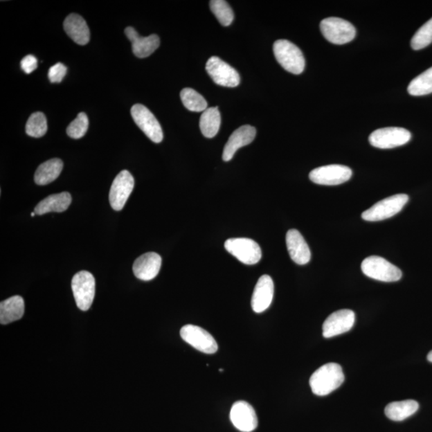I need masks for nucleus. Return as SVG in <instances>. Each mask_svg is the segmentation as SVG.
<instances>
[{
	"instance_id": "1",
	"label": "nucleus",
	"mask_w": 432,
	"mask_h": 432,
	"mask_svg": "<svg viewBox=\"0 0 432 432\" xmlns=\"http://www.w3.org/2000/svg\"><path fill=\"white\" fill-rule=\"evenodd\" d=\"M344 374L341 365L329 363L317 369L310 378V387L312 393L318 396L327 395L344 381Z\"/></svg>"
},
{
	"instance_id": "2",
	"label": "nucleus",
	"mask_w": 432,
	"mask_h": 432,
	"mask_svg": "<svg viewBox=\"0 0 432 432\" xmlns=\"http://www.w3.org/2000/svg\"><path fill=\"white\" fill-rule=\"evenodd\" d=\"M275 57L282 68L292 74L300 75L305 69V59L296 45L285 39L276 41Z\"/></svg>"
},
{
	"instance_id": "3",
	"label": "nucleus",
	"mask_w": 432,
	"mask_h": 432,
	"mask_svg": "<svg viewBox=\"0 0 432 432\" xmlns=\"http://www.w3.org/2000/svg\"><path fill=\"white\" fill-rule=\"evenodd\" d=\"M363 273L375 280L396 282L402 277L399 267L379 256H370L362 262Z\"/></svg>"
},
{
	"instance_id": "4",
	"label": "nucleus",
	"mask_w": 432,
	"mask_h": 432,
	"mask_svg": "<svg viewBox=\"0 0 432 432\" xmlns=\"http://www.w3.org/2000/svg\"><path fill=\"white\" fill-rule=\"evenodd\" d=\"M408 195L398 194L386 198L372 206L362 214V218L370 222H377L393 217L408 202Z\"/></svg>"
},
{
	"instance_id": "5",
	"label": "nucleus",
	"mask_w": 432,
	"mask_h": 432,
	"mask_svg": "<svg viewBox=\"0 0 432 432\" xmlns=\"http://www.w3.org/2000/svg\"><path fill=\"white\" fill-rule=\"evenodd\" d=\"M321 30L324 38L329 42L338 45L351 42L357 35V30L351 23L336 17L322 20Z\"/></svg>"
},
{
	"instance_id": "6",
	"label": "nucleus",
	"mask_w": 432,
	"mask_h": 432,
	"mask_svg": "<svg viewBox=\"0 0 432 432\" xmlns=\"http://www.w3.org/2000/svg\"><path fill=\"white\" fill-rule=\"evenodd\" d=\"M71 288L77 307L84 312L89 310L93 303L96 293L93 275L86 271L78 272L72 279Z\"/></svg>"
},
{
	"instance_id": "7",
	"label": "nucleus",
	"mask_w": 432,
	"mask_h": 432,
	"mask_svg": "<svg viewBox=\"0 0 432 432\" xmlns=\"http://www.w3.org/2000/svg\"><path fill=\"white\" fill-rule=\"evenodd\" d=\"M224 246L231 255L246 265L258 264L262 258L260 245L251 239H229L225 242Z\"/></svg>"
},
{
	"instance_id": "8",
	"label": "nucleus",
	"mask_w": 432,
	"mask_h": 432,
	"mask_svg": "<svg viewBox=\"0 0 432 432\" xmlns=\"http://www.w3.org/2000/svg\"><path fill=\"white\" fill-rule=\"evenodd\" d=\"M411 132L402 127H385L375 130L369 136L375 147L390 149L404 145L411 141Z\"/></svg>"
},
{
	"instance_id": "9",
	"label": "nucleus",
	"mask_w": 432,
	"mask_h": 432,
	"mask_svg": "<svg viewBox=\"0 0 432 432\" xmlns=\"http://www.w3.org/2000/svg\"><path fill=\"white\" fill-rule=\"evenodd\" d=\"M131 115L136 125L142 132L156 143L162 142L163 133L155 116L145 106L135 105L132 107Z\"/></svg>"
},
{
	"instance_id": "10",
	"label": "nucleus",
	"mask_w": 432,
	"mask_h": 432,
	"mask_svg": "<svg viewBox=\"0 0 432 432\" xmlns=\"http://www.w3.org/2000/svg\"><path fill=\"white\" fill-rule=\"evenodd\" d=\"M183 341L198 351L206 354H214L218 351V344L214 337L204 328L188 324L180 330Z\"/></svg>"
},
{
	"instance_id": "11",
	"label": "nucleus",
	"mask_w": 432,
	"mask_h": 432,
	"mask_svg": "<svg viewBox=\"0 0 432 432\" xmlns=\"http://www.w3.org/2000/svg\"><path fill=\"white\" fill-rule=\"evenodd\" d=\"M352 176L351 168L339 164L317 168L312 170L309 174L311 181L326 186H334L348 182Z\"/></svg>"
},
{
	"instance_id": "12",
	"label": "nucleus",
	"mask_w": 432,
	"mask_h": 432,
	"mask_svg": "<svg viewBox=\"0 0 432 432\" xmlns=\"http://www.w3.org/2000/svg\"><path fill=\"white\" fill-rule=\"evenodd\" d=\"M206 70L215 83L219 86L235 87L240 83L238 71L217 56H213L208 60Z\"/></svg>"
},
{
	"instance_id": "13",
	"label": "nucleus",
	"mask_w": 432,
	"mask_h": 432,
	"mask_svg": "<svg viewBox=\"0 0 432 432\" xmlns=\"http://www.w3.org/2000/svg\"><path fill=\"white\" fill-rule=\"evenodd\" d=\"M135 185L132 174L123 170L113 181L109 200L111 208L115 210H121L125 207L128 198H129Z\"/></svg>"
},
{
	"instance_id": "14",
	"label": "nucleus",
	"mask_w": 432,
	"mask_h": 432,
	"mask_svg": "<svg viewBox=\"0 0 432 432\" xmlns=\"http://www.w3.org/2000/svg\"><path fill=\"white\" fill-rule=\"evenodd\" d=\"M356 316L352 310L343 309L335 312L327 318L323 324V336L332 338L348 332L352 328Z\"/></svg>"
},
{
	"instance_id": "15",
	"label": "nucleus",
	"mask_w": 432,
	"mask_h": 432,
	"mask_svg": "<svg viewBox=\"0 0 432 432\" xmlns=\"http://www.w3.org/2000/svg\"><path fill=\"white\" fill-rule=\"evenodd\" d=\"M231 423L242 432H251L258 426V418L252 406L246 401H237L230 411Z\"/></svg>"
},
{
	"instance_id": "16",
	"label": "nucleus",
	"mask_w": 432,
	"mask_h": 432,
	"mask_svg": "<svg viewBox=\"0 0 432 432\" xmlns=\"http://www.w3.org/2000/svg\"><path fill=\"white\" fill-rule=\"evenodd\" d=\"M274 282L271 276H262L255 285L251 298V307L255 313L264 312L273 300Z\"/></svg>"
},
{
	"instance_id": "17",
	"label": "nucleus",
	"mask_w": 432,
	"mask_h": 432,
	"mask_svg": "<svg viewBox=\"0 0 432 432\" xmlns=\"http://www.w3.org/2000/svg\"><path fill=\"white\" fill-rule=\"evenodd\" d=\"M162 264L161 256L147 252L138 257L133 264V272L138 280L150 281L158 276Z\"/></svg>"
},
{
	"instance_id": "18",
	"label": "nucleus",
	"mask_w": 432,
	"mask_h": 432,
	"mask_svg": "<svg viewBox=\"0 0 432 432\" xmlns=\"http://www.w3.org/2000/svg\"><path fill=\"white\" fill-rule=\"evenodd\" d=\"M286 244L291 259L299 265H305L311 260V251L299 231L291 229L286 235Z\"/></svg>"
},
{
	"instance_id": "19",
	"label": "nucleus",
	"mask_w": 432,
	"mask_h": 432,
	"mask_svg": "<svg viewBox=\"0 0 432 432\" xmlns=\"http://www.w3.org/2000/svg\"><path fill=\"white\" fill-rule=\"evenodd\" d=\"M256 130L254 127L244 125L235 130L229 138L224 149L223 159L230 161L240 148L249 145L255 140Z\"/></svg>"
},
{
	"instance_id": "20",
	"label": "nucleus",
	"mask_w": 432,
	"mask_h": 432,
	"mask_svg": "<svg viewBox=\"0 0 432 432\" xmlns=\"http://www.w3.org/2000/svg\"><path fill=\"white\" fill-rule=\"evenodd\" d=\"M125 34L132 42L134 55L138 58L148 57L159 48V44H161V40H159L157 35L142 37L132 27L125 29Z\"/></svg>"
},
{
	"instance_id": "21",
	"label": "nucleus",
	"mask_w": 432,
	"mask_h": 432,
	"mask_svg": "<svg viewBox=\"0 0 432 432\" xmlns=\"http://www.w3.org/2000/svg\"><path fill=\"white\" fill-rule=\"evenodd\" d=\"M65 32L76 44L86 45L90 41V30L80 15L71 14L64 23Z\"/></svg>"
},
{
	"instance_id": "22",
	"label": "nucleus",
	"mask_w": 432,
	"mask_h": 432,
	"mask_svg": "<svg viewBox=\"0 0 432 432\" xmlns=\"http://www.w3.org/2000/svg\"><path fill=\"white\" fill-rule=\"evenodd\" d=\"M71 195L69 192L51 195L39 202L35 208L36 215H44L49 213H63L69 208Z\"/></svg>"
},
{
	"instance_id": "23",
	"label": "nucleus",
	"mask_w": 432,
	"mask_h": 432,
	"mask_svg": "<svg viewBox=\"0 0 432 432\" xmlns=\"http://www.w3.org/2000/svg\"><path fill=\"white\" fill-rule=\"evenodd\" d=\"M24 314V301L21 296H15L0 303V323H11L20 320Z\"/></svg>"
},
{
	"instance_id": "24",
	"label": "nucleus",
	"mask_w": 432,
	"mask_h": 432,
	"mask_svg": "<svg viewBox=\"0 0 432 432\" xmlns=\"http://www.w3.org/2000/svg\"><path fill=\"white\" fill-rule=\"evenodd\" d=\"M64 163L60 159H51L40 164L35 174V182L38 185H47L60 177Z\"/></svg>"
},
{
	"instance_id": "25",
	"label": "nucleus",
	"mask_w": 432,
	"mask_h": 432,
	"mask_svg": "<svg viewBox=\"0 0 432 432\" xmlns=\"http://www.w3.org/2000/svg\"><path fill=\"white\" fill-rule=\"evenodd\" d=\"M419 407V404L413 399L398 401L387 405L385 408V415L390 420L403 421L415 414Z\"/></svg>"
},
{
	"instance_id": "26",
	"label": "nucleus",
	"mask_w": 432,
	"mask_h": 432,
	"mask_svg": "<svg viewBox=\"0 0 432 432\" xmlns=\"http://www.w3.org/2000/svg\"><path fill=\"white\" fill-rule=\"evenodd\" d=\"M221 116L217 107H209L203 112L199 120V127L206 138H213L219 131Z\"/></svg>"
},
{
	"instance_id": "27",
	"label": "nucleus",
	"mask_w": 432,
	"mask_h": 432,
	"mask_svg": "<svg viewBox=\"0 0 432 432\" xmlns=\"http://www.w3.org/2000/svg\"><path fill=\"white\" fill-rule=\"evenodd\" d=\"M408 93L413 96H422L432 93V66L411 82Z\"/></svg>"
},
{
	"instance_id": "28",
	"label": "nucleus",
	"mask_w": 432,
	"mask_h": 432,
	"mask_svg": "<svg viewBox=\"0 0 432 432\" xmlns=\"http://www.w3.org/2000/svg\"><path fill=\"white\" fill-rule=\"evenodd\" d=\"M183 105L188 110L201 112L208 109V102L204 98L192 89H184L180 92Z\"/></svg>"
},
{
	"instance_id": "29",
	"label": "nucleus",
	"mask_w": 432,
	"mask_h": 432,
	"mask_svg": "<svg viewBox=\"0 0 432 432\" xmlns=\"http://www.w3.org/2000/svg\"><path fill=\"white\" fill-rule=\"evenodd\" d=\"M48 131V122L42 112H35L26 125V133L30 137L40 138Z\"/></svg>"
},
{
	"instance_id": "30",
	"label": "nucleus",
	"mask_w": 432,
	"mask_h": 432,
	"mask_svg": "<svg viewBox=\"0 0 432 432\" xmlns=\"http://www.w3.org/2000/svg\"><path fill=\"white\" fill-rule=\"evenodd\" d=\"M210 8L221 25L227 27L233 22L234 12L227 1L213 0L210 2Z\"/></svg>"
},
{
	"instance_id": "31",
	"label": "nucleus",
	"mask_w": 432,
	"mask_h": 432,
	"mask_svg": "<svg viewBox=\"0 0 432 432\" xmlns=\"http://www.w3.org/2000/svg\"><path fill=\"white\" fill-rule=\"evenodd\" d=\"M432 43V18L416 32L411 41L413 50L418 51L428 47Z\"/></svg>"
},
{
	"instance_id": "32",
	"label": "nucleus",
	"mask_w": 432,
	"mask_h": 432,
	"mask_svg": "<svg viewBox=\"0 0 432 432\" xmlns=\"http://www.w3.org/2000/svg\"><path fill=\"white\" fill-rule=\"evenodd\" d=\"M89 118L84 112H80L78 116L75 118V120L70 123V125L66 128V134L72 138L78 140L85 136V134L89 129Z\"/></svg>"
},
{
	"instance_id": "33",
	"label": "nucleus",
	"mask_w": 432,
	"mask_h": 432,
	"mask_svg": "<svg viewBox=\"0 0 432 432\" xmlns=\"http://www.w3.org/2000/svg\"><path fill=\"white\" fill-rule=\"evenodd\" d=\"M66 74V66L61 63H58L51 66L48 71V78L51 83H60L64 80Z\"/></svg>"
},
{
	"instance_id": "34",
	"label": "nucleus",
	"mask_w": 432,
	"mask_h": 432,
	"mask_svg": "<svg viewBox=\"0 0 432 432\" xmlns=\"http://www.w3.org/2000/svg\"><path fill=\"white\" fill-rule=\"evenodd\" d=\"M37 59L33 55H28L21 60V69L26 74H30L37 69Z\"/></svg>"
},
{
	"instance_id": "35",
	"label": "nucleus",
	"mask_w": 432,
	"mask_h": 432,
	"mask_svg": "<svg viewBox=\"0 0 432 432\" xmlns=\"http://www.w3.org/2000/svg\"><path fill=\"white\" fill-rule=\"evenodd\" d=\"M428 360L429 362L432 363V351H431L428 354Z\"/></svg>"
},
{
	"instance_id": "36",
	"label": "nucleus",
	"mask_w": 432,
	"mask_h": 432,
	"mask_svg": "<svg viewBox=\"0 0 432 432\" xmlns=\"http://www.w3.org/2000/svg\"><path fill=\"white\" fill-rule=\"evenodd\" d=\"M35 215H36L35 213H32V214H30V215H32V217H34Z\"/></svg>"
},
{
	"instance_id": "37",
	"label": "nucleus",
	"mask_w": 432,
	"mask_h": 432,
	"mask_svg": "<svg viewBox=\"0 0 432 432\" xmlns=\"http://www.w3.org/2000/svg\"><path fill=\"white\" fill-rule=\"evenodd\" d=\"M219 372H224V370H223V369H219Z\"/></svg>"
}]
</instances>
